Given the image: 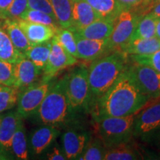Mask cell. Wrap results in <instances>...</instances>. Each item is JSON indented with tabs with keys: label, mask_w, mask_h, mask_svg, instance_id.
<instances>
[{
	"label": "cell",
	"mask_w": 160,
	"mask_h": 160,
	"mask_svg": "<svg viewBox=\"0 0 160 160\" xmlns=\"http://www.w3.org/2000/svg\"><path fill=\"white\" fill-rule=\"evenodd\" d=\"M151 99L139 91L127 68L96 102L93 117H125L137 113Z\"/></svg>",
	"instance_id": "cell-1"
},
{
	"label": "cell",
	"mask_w": 160,
	"mask_h": 160,
	"mask_svg": "<svg viewBox=\"0 0 160 160\" xmlns=\"http://www.w3.org/2000/svg\"><path fill=\"white\" fill-rule=\"evenodd\" d=\"M128 55L114 51L93 60L88 69L91 102H96L128 68Z\"/></svg>",
	"instance_id": "cell-2"
},
{
	"label": "cell",
	"mask_w": 160,
	"mask_h": 160,
	"mask_svg": "<svg viewBox=\"0 0 160 160\" xmlns=\"http://www.w3.org/2000/svg\"><path fill=\"white\" fill-rule=\"evenodd\" d=\"M74 113L75 111L71 107L66 93L64 76L52 84L35 114L43 125L57 127L71 121Z\"/></svg>",
	"instance_id": "cell-3"
},
{
	"label": "cell",
	"mask_w": 160,
	"mask_h": 160,
	"mask_svg": "<svg viewBox=\"0 0 160 160\" xmlns=\"http://www.w3.org/2000/svg\"><path fill=\"white\" fill-rule=\"evenodd\" d=\"M137 113L125 117H94L96 134L106 149L131 141L133 137V123Z\"/></svg>",
	"instance_id": "cell-4"
},
{
	"label": "cell",
	"mask_w": 160,
	"mask_h": 160,
	"mask_svg": "<svg viewBox=\"0 0 160 160\" xmlns=\"http://www.w3.org/2000/svg\"><path fill=\"white\" fill-rule=\"evenodd\" d=\"M65 79L66 93L73 109L87 108L91 102L88 69L79 66L65 75Z\"/></svg>",
	"instance_id": "cell-5"
},
{
	"label": "cell",
	"mask_w": 160,
	"mask_h": 160,
	"mask_svg": "<svg viewBox=\"0 0 160 160\" xmlns=\"http://www.w3.org/2000/svg\"><path fill=\"white\" fill-rule=\"evenodd\" d=\"M139 17L131 9L124 10L116 18L110 37L107 39V54L114 51H121L131 40Z\"/></svg>",
	"instance_id": "cell-6"
},
{
	"label": "cell",
	"mask_w": 160,
	"mask_h": 160,
	"mask_svg": "<svg viewBox=\"0 0 160 160\" xmlns=\"http://www.w3.org/2000/svg\"><path fill=\"white\" fill-rule=\"evenodd\" d=\"M51 81H42L35 83L20 92L18 98L17 112L22 118L35 114L51 88Z\"/></svg>",
	"instance_id": "cell-7"
},
{
	"label": "cell",
	"mask_w": 160,
	"mask_h": 160,
	"mask_svg": "<svg viewBox=\"0 0 160 160\" xmlns=\"http://www.w3.org/2000/svg\"><path fill=\"white\" fill-rule=\"evenodd\" d=\"M128 70L143 94L151 99L160 97V72L149 66L135 62L128 66Z\"/></svg>",
	"instance_id": "cell-8"
},
{
	"label": "cell",
	"mask_w": 160,
	"mask_h": 160,
	"mask_svg": "<svg viewBox=\"0 0 160 160\" xmlns=\"http://www.w3.org/2000/svg\"><path fill=\"white\" fill-rule=\"evenodd\" d=\"M51 42V53L45 67L42 70L43 81H51L60 71L77 63L78 59L70 54L57 38L53 37Z\"/></svg>",
	"instance_id": "cell-9"
},
{
	"label": "cell",
	"mask_w": 160,
	"mask_h": 160,
	"mask_svg": "<svg viewBox=\"0 0 160 160\" xmlns=\"http://www.w3.org/2000/svg\"><path fill=\"white\" fill-rule=\"evenodd\" d=\"M142 110L136 115L133 123V137L145 139L160 128V102Z\"/></svg>",
	"instance_id": "cell-10"
},
{
	"label": "cell",
	"mask_w": 160,
	"mask_h": 160,
	"mask_svg": "<svg viewBox=\"0 0 160 160\" xmlns=\"http://www.w3.org/2000/svg\"><path fill=\"white\" fill-rule=\"evenodd\" d=\"M91 137L88 131L81 128H70L62 134V151L67 159H79Z\"/></svg>",
	"instance_id": "cell-11"
},
{
	"label": "cell",
	"mask_w": 160,
	"mask_h": 160,
	"mask_svg": "<svg viewBox=\"0 0 160 160\" xmlns=\"http://www.w3.org/2000/svg\"><path fill=\"white\" fill-rule=\"evenodd\" d=\"M42 72L31 60L22 58L13 65L14 84L13 87L21 92L28 87L36 83Z\"/></svg>",
	"instance_id": "cell-12"
},
{
	"label": "cell",
	"mask_w": 160,
	"mask_h": 160,
	"mask_svg": "<svg viewBox=\"0 0 160 160\" xmlns=\"http://www.w3.org/2000/svg\"><path fill=\"white\" fill-rule=\"evenodd\" d=\"M74 33V32H73ZM78 59L93 61L107 54V39H86L74 33Z\"/></svg>",
	"instance_id": "cell-13"
},
{
	"label": "cell",
	"mask_w": 160,
	"mask_h": 160,
	"mask_svg": "<svg viewBox=\"0 0 160 160\" xmlns=\"http://www.w3.org/2000/svg\"><path fill=\"white\" fill-rule=\"evenodd\" d=\"M17 22L31 45L49 41L54 37L58 29L51 25L32 22L23 19H17Z\"/></svg>",
	"instance_id": "cell-14"
},
{
	"label": "cell",
	"mask_w": 160,
	"mask_h": 160,
	"mask_svg": "<svg viewBox=\"0 0 160 160\" xmlns=\"http://www.w3.org/2000/svg\"><path fill=\"white\" fill-rule=\"evenodd\" d=\"M71 14L72 31L85 27L100 19L85 0H71Z\"/></svg>",
	"instance_id": "cell-15"
},
{
	"label": "cell",
	"mask_w": 160,
	"mask_h": 160,
	"mask_svg": "<svg viewBox=\"0 0 160 160\" xmlns=\"http://www.w3.org/2000/svg\"><path fill=\"white\" fill-rule=\"evenodd\" d=\"M60 133L59 130L53 125H44L36 129L31 136V146L35 154H40L51 145Z\"/></svg>",
	"instance_id": "cell-16"
},
{
	"label": "cell",
	"mask_w": 160,
	"mask_h": 160,
	"mask_svg": "<svg viewBox=\"0 0 160 160\" xmlns=\"http://www.w3.org/2000/svg\"><path fill=\"white\" fill-rule=\"evenodd\" d=\"M114 21L99 19L85 27L73 30L80 37L91 39L105 40L110 37L113 28Z\"/></svg>",
	"instance_id": "cell-17"
},
{
	"label": "cell",
	"mask_w": 160,
	"mask_h": 160,
	"mask_svg": "<svg viewBox=\"0 0 160 160\" xmlns=\"http://www.w3.org/2000/svg\"><path fill=\"white\" fill-rule=\"evenodd\" d=\"M22 117L17 111H11L2 117L0 125V145L5 150L11 148L12 139Z\"/></svg>",
	"instance_id": "cell-18"
},
{
	"label": "cell",
	"mask_w": 160,
	"mask_h": 160,
	"mask_svg": "<svg viewBox=\"0 0 160 160\" xmlns=\"http://www.w3.org/2000/svg\"><path fill=\"white\" fill-rule=\"evenodd\" d=\"M1 25L8 33L12 43L20 53L25 56V52L32 45L18 24L17 19H2Z\"/></svg>",
	"instance_id": "cell-19"
},
{
	"label": "cell",
	"mask_w": 160,
	"mask_h": 160,
	"mask_svg": "<svg viewBox=\"0 0 160 160\" xmlns=\"http://www.w3.org/2000/svg\"><path fill=\"white\" fill-rule=\"evenodd\" d=\"M160 49V39L157 37L148 39H131L121 50L128 56L147 55Z\"/></svg>",
	"instance_id": "cell-20"
},
{
	"label": "cell",
	"mask_w": 160,
	"mask_h": 160,
	"mask_svg": "<svg viewBox=\"0 0 160 160\" xmlns=\"http://www.w3.org/2000/svg\"><path fill=\"white\" fill-rule=\"evenodd\" d=\"M93 8L100 19L114 21L124 11L117 0H85Z\"/></svg>",
	"instance_id": "cell-21"
},
{
	"label": "cell",
	"mask_w": 160,
	"mask_h": 160,
	"mask_svg": "<svg viewBox=\"0 0 160 160\" xmlns=\"http://www.w3.org/2000/svg\"><path fill=\"white\" fill-rule=\"evenodd\" d=\"M51 40L42 43L32 45L25 53V57L31 60L32 62L42 71L45 67L51 53Z\"/></svg>",
	"instance_id": "cell-22"
},
{
	"label": "cell",
	"mask_w": 160,
	"mask_h": 160,
	"mask_svg": "<svg viewBox=\"0 0 160 160\" xmlns=\"http://www.w3.org/2000/svg\"><path fill=\"white\" fill-rule=\"evenodd\" d=\"M60 28L71 29V0H49Z\"/></svg>",
	"instance_id": "cell-23"
},
{
	"label": "cell",
	"mask_w": 160,
	"mask_h": 160,
	"mask_svg": "<svg viewBox=\"0 0 160 160\" xmlns=\"http://www.w3.org/2000/svg\"><path fill=\"white\" fill-rule=\"evenodd\" d=\"M23 57H25L14 47L0 22V59L14 65Z\"/></svg>",
	"instance_id": "cell-24"
},
{
	"label": "cell",
	"mask_w": 160,
	"mask_h": 160,
	"mask_svg": "<svg viewBox=\"0 0 160 160\" xmlns=\"http://www.w3.org/2000/svg\"><path fill=\"white\" fill-rule=\"evenodd\" d=\"M159 18L147 13L143 16L138 22L131 39H148L156 37V27Z\"/></svg>",
	"instance_id": "cell-25"
},
{
	"label": "cell",
	"mask_w": 160,
	"mask_h": 160,
	"mask_svg": "<svg viewBox=\"0 0 160 160\" xmlns=\"http://www.w3.org/2000/svg\"><path fill=\"white\" fill-rule=\"evenodd\" d=\"M139 153L128 143L106 149L104 160H136L139 159Z\"/></svg>",
	"instance_id": "cell-26"
},
{
	"label": "cell",
	"mask_w": 160,
	"mask_h": 160,
	"mask_svg": "<svg viewBox=\"0 0 160 160\" xmlns=\"http://www.w3.org/2000/svg\"><path fill=\"white\" fill-rule=\"evenodd\" d=\"M11 148L13 153L19 159H28V151L27 138L22 121L19 123L17 131L13 134L12 139Z\"/></svg>",
	"instance_id": "cell-27"
},
{
	"label": "cell",
	"mask_w": 160,
	"mask_h": 160,
	"mask_svg": "<svg viewBox=\"0 0 160 160\" xmlns=\"http://www.w3.org/2000/svg\"><path fill=\"white\" fill-rule=\"evenodd\" d=\"M20 91L13 86L0 84V113L13 108L17 104Z\"/></svg>",
	"instance_id": "cell-28"
},
{
	"label": "cell",
	"mask_w": 160,
	"mask_h": 160,
	"mask_svg": "<svg viewBox=\"0 0 160 160\" xmlns=\"http://www.w3.org/2000/svg\"><path fill=\"white\" fill-rule=\"evenodd\" d=\"M54 37L70 54L78 59L77 42H76L74 33L72 30L59 28L56 31Z\"/></svg>",
	"instance_id": "cell-29"
},
{
	"label": "cell",
	"mask_w": 160,
	"mask_h": 160,
	"mask_svg": "<svg viewBox=\"0 0 160 160\" xmlns=\"http://www.w3.org/2000/svg\"><path fill=\"white\" fill-rule=\"evenodd\" d=\"M106 148L97 137L90 140L82 154L79 159L82 160H104Z\"/></svg>",
	"instance_id": "cell-30"
},
{
	"label": "cell",
	"mask_w": 160,
	"mask_h": 160,
	"mask_svg": "<svg viewBox=\"0 0 160 160\" xmlns=\"http://www.w3.org/2000/svg\"><path fill=\"white\" fill-rule=\"evenodd\" d=\"M19 19H23L25 21L32 22L43 24V25H51L56 28H59L60 26L57 21L51 16L45 12L28 8L26 11Z\"/></svg>",
	"instance_id": "cell-31"
},
{
	"label": "cell",
	"mask_w": 160,
	"mask_h": 160,
	"mask_svg": "<svg viewBox=\"0 0 160 160\" xmlns=\"http://www.w3.org/2000/svg\"><path fill=\"white\" fill-rule=\"evenodd\" d=\"M28 8V0H13L2 15L1 19H19Z\"/></svg>",
	"instance_id": "cell-32"
},
{
	"label": "cell",
	"mask_w": 160,
	"mask_h": 160,
	"mask_svg": "<svg viewBox=\"0 0 160 160\" xmlns=\"http://www.w3.org/2000/svg\"><path fill=\"white\" fill-rule=\"evenodd\" d=\"M133 62L149 66L160 72V49L147 55H129Z\"/></svg>",
	"instance_id": "cell-33"
},
{
	"label": "cell",
	"mask_w": 160,
	"mask_h": 160,
	"mask_svg": "<svg viewBox=\"0 0 160 160\" xmlns=\"http://www.w3.org/2000/svg\"><path fill=\"white\" fill-rule=\"evenodd\" d=\"M0 84L6 86L14 84L13 64L2 59H0Z\"/></svg>",
	"instance_id": "cell-34"
},
{
	"label": "cell",
	"mask_w": 160,
	"mask_h": 160,
	"mask_svg": "<svg viewBox=\"0 0 160 160\" xmlns=\"http://www.w3.org/2000/svg\"><path fill=\"white\" fill-rule=\"evenodd\" d=\"M28 3L30 9L45 12L57 20L49 0H28Z\"/></svg>",
	"instance_id": "cell-35"
},
{
	"label": "cell",
	"mask_w": 160,
	"mask_h": 160,
	"mask_svg": "<svg viewBox=\"0 0 160 160\" xmlns=\"http://www.w3.org/2000/svg\"><path fill=\"white\" fill-rule=\"evenodd\" d=\"M47 158L50 160H65L67 159L62 150L57 146L52 148L51 151L47 153Z\"/></svg>",
	"instance_id": "cell-36"
},
{
	"label": "cell",
	"mask_w": 160,
	"mask_h": 160,
	"mask_svg": "<svg viewBox=\"0 0 160 160\" xmlns=\"http://www.w3.org/2000/svg\"><path fill=\"white\" fill-rule=\"evenodd\" d=\"M122 7L123 10L131 9L139 5L143 0H117Z\"/></svg>",
	"instance_id": "cell-37"
},
{
	"label": "cell",
	"mask_w": 160,
	"mask_h": 160,
	"mask_svg": "<svg viewBox=\"0 0 160 160\" xmlns=\"http://www.w3.org/2000/svg\"><path fill=\"white\" fill-rule=\"evenodd\" d=\"M148 13H151L156 17L160 18V0H155L149 10Z\"/></svg>",
	"instance_id": "cell-38"
},
{
	"label": "cell",
	"mask_w": 160,
	"mask_h": 160,
	"mask_svg": "<svg viewBox=\"0 0 160 160\" xmlns=\"http://www.w3.org/2000/svg\"><path fill=\"white\" fill-rule=\"evenodd\" d=\"M13 0H0V19H1L2 15L8 9L10 5L13 2Z\"/></svg>",
	"instance_id": "cell-39"
},
{
	"label": "cell",
	"mask_w": 160,
	"mask_h": 160,
	"mask_svg": "<svg viewBox=\"0 0 160 160\" xmlns=\"http://www.w3.org/2000/svg\"><path fill=\"white\" fill-rule=\"evenodd\" d=\"M156 37L160 39V18L158 19L157 27H156Z\"/></svg>",
	"instance_id": "cell-40"
},
{
	"label": "cell",
	"mask_w": 160,
	"mask_h": 160,
	"mask_svg": "<svg viewBox=\"0 0 160 160\" xmlns=\"http://www.w3.org/2000/svg\"><path fill=\"white\" fill-rule=\"evenodd\" d=\"M3 150H5L4 148L2 147L1 145H0V159H8L7 156H6V154L5 153H4Z\"/></svg>",
	"instance_id": "cell-41"
},
{
	"label": "cell",
	"mask_w": 160,
	"mask_h": 160,
	"mask_svg": "<svg viewBox=\"0 0 160 160\" xmlns=\"http://www.w3.org/2000/svg\"><path fill=\"white\" fill-rule=\"evenodd\" d=\"M153 134L156 135V137H157V139L158 145L160 146V128L158 129L157 131H155Z\"/></svg>",
	"instance_id": "cell-42"
},
{
	"label": "cell",
	"mask_w": 160,
	"mask_h": 160,
	"mask_svg": "<svg viewBox=\"0 0 160 160\" xmlns=\"http://www.w3.org/2000/svg\"><path fill=\"white\" fill-rule=\"evenodd\" d=\"M1 121H2V116H0V125H1Z\"/></svg>",
	"instance_id": "cell-43"
}]
</instances>
